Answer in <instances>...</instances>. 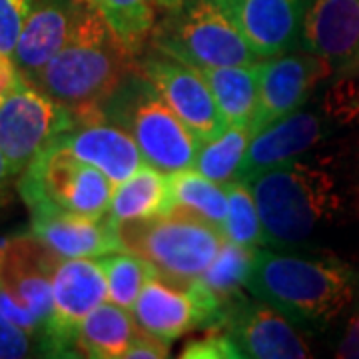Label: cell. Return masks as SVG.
Listing matches in <instances>:
<instances>
[{
  "label": "cell",
  "mask_w": 359,
  "mask_h": 359,
  "mask_svg": "<svg viewBox=\"0 0 359 359\" xmlns=\"http://www.w3.org/2000/svg\"><path fill=\"white\" fill-rule=\"evenodd\" d=\"M250 186L266 248L332 252L359 230V134L269 168Z\"/></svg>",
  "instance_id": "cell-1"
},
{
  "label": "cell",
  "mask_w": 359,
  "mask_h": 359,
  "mask_svg": "<svg viewBox=\"0 0 359 359\" xmlns=\"http://www.w3.org/2000/svg\"><path fill=\"white\" fill-rule=\"evenodd\" d=\"M245 290L282 311L302 332H321L353 304L358 273L334 252L262 245Z\"/></svg>",
  "instance_id": "cell-2"
},
{
  "label": "cell",
  "mask_w": 359,
  "mask_h": 359,
  "mask_svg": "<svg viewBox=\"0 0 359 359\" xmlns=\"http://www.w3.org/2000/svg\"><path fill=\"white\" fill-rule=\"evenodd\" d=\"M134 58L102 13L84 0L68 42L30 84L70 108L76 124L104 120V102L134 70Z\"/></svg>",
  "instance_id": "cell-3"
},
{
  "label": "cell",
  "mask_w": 359,
  "mask_h": 359,
  "mask_svg": "<svg viewBox=\"0 0 359 359\" xmlns=\"http://www.w3.org/2000/svg\"><path fill=\"white\" fill-rule=\"evenodd\" d=\"M359 128V65L335 70L304 106L257 132L248 148L238 180L254 182L269 168L306 154L325 142Z\"/></svg>",
  "instance_id": "cell-4"
},
{
  "label": "cell",
  "mask_w": 359,
  "mask_h": 359,
  "mask_svg": "<svg viewBox=\"0 0 359 359\" xmlns=\"http://www.w3.org/2000/svg\"><path fill=\"white\" fill-rule=\"evenodd\" d=\"M102 116L128 130L146 164L166 174L196 164L202 142L170 108L154 84L136 68L104 102Z\"/></svg>",
  "instance_id": "cell-5"
},
{
  "label": "cell",
  "mask_w": 359,
  "mask_h": 359,
  "mask_svg": "<svg viewBox=\"0 0 359 359\" xmlns=\"http://www.w3.org/2000/svg\"><path fill=\"white\" fill-rule=\"evenodd\" d=\"M116 226L124 250L150 262L158 276L176 282L200 278L226 242L222 228L184 205L164 216Z\"/></svg>",
  "instance_id": "cell-6"
},
{
  "label": "cell",
  "mask_w": 359,
  "mask_h": 359,
  "mask_svg": "<svg viewBox=\"0 0 359 359\" xmlns=\"http://www.w3.org/2000/svg\"><path fill=\"white\" fill-rule=\"evenodd\" d=\"M152 50L194 68L262 62L218 0H184L154 26Z\"/></svg>",
  "instance_id": "cell-7"
},
{
  "label": "cell",
  "mask_w": 359,
  "mask_h": 359,
  "mask_svg": "<svg viewBox=\"0 0 359 359\" xmlns=\"http://www.w3.org/2000/svg\"><path fill=\"white\" fill-rule=\"evenodd\" d=\"M65 257L34 233H20L0 242V311L34 335L52 311L54 273Z\"/></svg>",
  "instance_id": "cell-8"
},
{
  "label": "cell",
  "mask_w": 359,
  "mask_h": 359,
  "mask_svg": "<svg viewBox=\"0 0 359 359\" xmlns=\"http://www.w3.org/2000/svg\"><path fill=\"white\" fill-rule=\"evenodd\" d=\"M18 192L28 208L48 204L86 216H106L114 184L98 168L54 142L20 174Z\"/></svg>",
  "instance_id": "cell-9"
},
{
  "label": "cell",
  "mask_w": 359,
  "mask_h": 359,
  "mask_svg": "<svg viewBox=\"0 0 359 359\" xmlns=\"http://www.w3.org/2000/svg\"><path fill=\"white\" fill-rule=\"evenodd\" d=\"M74 126L76 116L70 108L26 80L0 100V150L14 176Z\"/></svg>",
  "instance_id": "cell-10"
},
{
  "label": "cell",
  "mask_w": 359,
  "mask_h": 359,
  "mask_svg": "<svg viewBox=\"0 0 359 359\" xmlns=\"http://www.w3.org/2000/svg\"><path fill=\"white\" fill-rule=\"evenodd\" d=\"M130 311L140 332L168 346L194 330L219 327L224 318L216 297L200 278L176 282L156 276L144 285Z\"/></svg>",
  "instance_id": "cell-11"
},
{
  "label": "cell",
  "mask_w": 359,
  "mask_h": 359,
  "mask_svg": "<svg viewBox=\"0 0 359 359\" xmlns=\"http://www.w3.org/2000/svg\"><path fill=\"white\" fill-rule=\"evenodd\" d=\"M134 68L154 84L170 108L202 144L216 140L228 128V122L198 68L156 50L134 58Z\"/></svg>",
  "instance_id": "cell-12"
},
{
  "label": "cell",
  "mask_w": 359,
  "mask_h": 359,
  "mask_svg": "<svg viewBox=\"0 0 359 359\" xmlns=\"http://www.w3.org/2000/svg\"><path fill=\"white\" fill-rule=\"evenodd\" d=\"M108 299V280L94 257L62 259L52 283V311L42 337L54 355L76 349L80 323L92 309Z\"/></svg>",
  "instance_id": "cell-13"
},
{
  "label": "cell",
  "mask_w": 359,
  "mask_h": 359,
  "mask_svg": "<svg viewBox=\"0 0 359 359\" xmlns=\"http://www.w3.org/2000/svg\"><path fill=\"white\" fill-rule=\"evenodd\" d=\"M332 74L330 62L299 48L262 60L259 98L250 126L254 136L304 106Z\"/></svg>",
  "instance_id": "cell-14"
},
{
  "label": "cell",
  "mask_w": 359,
  "mask_h": 359,
  "mask_svg": "<svg viewBox=\"0 0 359 359\" xmlns=\"http://www.w3.org/2000/svg\"><path fill=\"white\" fill-rule=\"evenodd\" d=\"M219 327L230 335L240 358L304 359L313 355L299 327L257 297H238L226 309Z\"/></svg>",
  "instance_id": "cell-15"
},
{
  "label": "cell",
  "mask_w": 359,
  "mask_h": 359,
  "mask_svg": "<svg viewBox=\"0 0 359 359\" xmlns=\"http://www.w3.org/2000/svg\"><path fill=\"white\" fill-rule=\"evenodd\" d=\"M256 52L268 60L299 48L306 0H218Z\"/></svg>",
  "instance_id": "cell-16"
},
{
  "label": "cell",
  "mask_w": 359,
  "mask_h": 359,
  "mask_svg": "<svg viewBox=\"0 0 359 359\" xmlns=\"http://www.w3.org/2000/svg\"><path fill=\"white\" fill-rule=\"evenodd\" d=\"M32 233L65 259L70 257H102L124 250L118 226L110 216H86L60 210L54 205L30 208Z\"/></svg>",
  "instance_id": "cell-17"
},
{
  "label": "cell",
  "mask_w": 359,
  "mask_h": 359,
  "mask_svg": "<svg viewBox=\"0 0 359 359\" xmlns=\"http://www.w3.org/2000/svg\"><path fill=\"white\" fill-rule=\"evenodd\" d=\"M299 50L320 56L334 70L359 65V0H309Z\"/></svg>",
  "instance_id": "cell-18"
},
{
  "label": "cell",
  "mask_w": 359,
  "mask_h": 359,
  "mask_svg": "<svg viewBox=\"0 0 359 359\" xmlns=\"http://www.w3.org/2000/svg\"><path fill=\"white\" fill-rule=\"evenodd\" d=\"M82 2L84 0H34L13 52L14 65L26 82L62 50L74 30Z\"/></svg>",
  "instance_id": "cell-19"
},
{
  "label": "cell",
  "mask_w": 359,
  "mask_h": 359,
  "mask_svg": "<svg viewBox=\"0 0 359 359\" xmlns=\"http://www.w3.org/2000/svg\"><path fill=\"white\" fill-rule=\"evenodd\" d=\"M56 142H60L80 160L98 168L114 184V188L146 164L128 130L106 118L76 124Z\"/></svg>",
  "instance_id": "cell-20"
},
{
  "label": "cell",
  "mask_w": 359,
  "mask_h": 359,
  "mask_svg": "<svg viewBox=\"0 0 359 359\" xmlns=\"http://www.w3.org/2000/svg\"><path fill=\"white\" fill-rule=\"evenodd\" d=\"M176 208L170 174L144 164L126 182L118 184L110 200L108 216L114 224L128 219L156 218Z\"/></svg>",
  "instance_id": "cell-21"
},
{
  "label": "cell",
  "mask_w": 359,
  "mask_h": 359,
  "mask_svg": "<svg viewBox=\"0 0 359 359\" xmlns=\"http://www.w3.org/2000/svg\"><path fill=\"white\" fill-rule=\"evenodd\" d=\"M128 311L110 299L92 309L78 327V351L94 359L124 358L138 334V325Z\"/></svg>",
  "instance_id": "cell-22"
},
{
  "label": "cell",
  "mask_w": 359,
  "mask_h": 359,
  "mask_svg": "<svg viewBox=\"0 0 359 359\" xmlns=\"http://www.w3.org/2000/svg\"><path fill=\"white\" fill-rule=\"evenodd\" d=\"M198 70L205 78L226 122L252 126L259 98V62Z\"/></svg>",
  "instance_id": "cell-23"
},
{
  "label": "cell",
  "mask_w": 359,
  "mask_h": 359,
  "mask_svg": "<svg viewBox=\"0 0 359 359\" xmlns=\"http://www.w3.org/2000/svg\"><path fill=\"white\" fill-rule=\"evenodd\" d=\"M256 250L257 248H245L226 238L218 256L214 257V262L200 276L202 285L216 297L224 313L238 297L244 295L242 290L250 278Z\"/></svg>",
  "instance_id": "cell-24"
},
{
  "label": "cell",
  "mask_w": 359,
  "mask_h": 359,
  "mask_svg": "<svg viewBox=\"0 0 359 359\" xmlns=\"http://www.w3.org/2000/svg\"><path fill=\"white\" fill-rule=\"evenodd\" d=\"M254 132L245 124H228L224 134L216 140L202 144L194 168L216 184H230L238 180V172L244 164Z\"/></svg>",
  "instance_id": "cell-25"
},
{
  "label": "cell",
  "mask_w": 359,
  "mask_h": 359,
  "mask_svg": "<svg viewBox=\"0 0 359 359\" xmlns=\"http://www.w3.org/2000/svg\"><path fill=\"white\" fill-rule=\"evenodd\" d=\"M106 22L134 56L144 50L156 26L158 0H94Z\"/></svg>",
  "instance_id": "cell-26"
},
{
  "label": "cell",
  "mask_w": 359,
  "mask_h": 359,
  "mask_svg": "<svg viewBox=\"0 0 359 359\" xmlns=\"http://www.w3.org/2000/svg\"><path fill=\"white\" fill-rule=\"evenodd\" d=\"M170 184H172L176 205L192 210L224 230V224L228 218L226 186L202 176L196 168H186L170 174Z\"/></svg>",
  "instance_id": "cell-27"
},
{
  "label": "cell",
  "mask_w": 359,
  "mask_h": 359,
  "mask_svg": "<svg viewBox=\"0 0 359 359\" xmlns=\"http://www.w3.org/2000/svg\"><path fill=\"white\" fill-rule=\"evenodd\" d=\"M108 280V299L124 309H132L144 285L158 276L156 268L144 257L128 250H118L98 259Z\"/></svg>",
  "instance_id": "cell-28"
},
{
  "label": "cell",
  "mask_w": 359,
  "mask_h": 359,
  "mask_svg": "<svg viewBox=\"0 0 359 359\" xmlns=\"http://www.w3.org/2000/svg\"><path fill=\"white\" fill-rule=\"evenodd\" d=\"M226 194H228V218L224 224V236L245 248H262L264 226L250 182L233 180L226 184Z\"/></svg>",
  "instance_id": "cell-29"
},
{
  "label": "cell",
  "mask_w": 359,
  "mask_h": 359,
  "mask_svg": "<svg viewBox=\"0 0 359 359\" xmlns=\"http://www.w3.org/2000/svg\"><path fill=\"white\" fill-rule=\"evenodd\" d=\"M34 0H0V54L13 56Z\"/></svg>",
  "instance_id": "cell-30"
},
{
  "label": "cell",
  "mask_w": 359,
  "mask_h": 359,
  "mask_svg": "<svg viewBox=\"0 0 359 359\" xmlns=\"http://www.w3.org/2000/svg\"><path fill=\"white\" fill-rule=\"evenodd\" d=\"M180 358L184 359H238L240 351L233 346L230 335L226 334L222 327H212L210 334L204 337L192 339L186 344Z\"/></svg>",
  "instance_id": "cell-31"
},
{
  "label": "cell",
  "mask_w": 359,
  "mask_h": 359,
  "mask_svg": "<svg viewBox=\"0 0 359 359\" xmlns=\"http://www.w3.org/2000/svg\"><path fill=\"white\" fill-rule=\"evenodd\" d=\"M30 353V334L0 311V359L26 358Z\"/></svg>",
  "instance_id": "cell-32"
},
{
  "label": "cell",
  "mask_w": 359,
  "mask_h": 359,
  "mask_svg": "<svg viewBox=\"0 0 359 359\" xmlns=\"http://www.w3.org/2000/svg\"><path fill=\"white\" fill-rule=\"evenodd\" d=\"M170 346L168 344H162L160 339H156L152 335L144 334L138 330V334L134 337L132 346L128 347L126 351V359H160L168 358L170 353Z\"/></svg>",
  "instance_id": "cell-33"
},
{
  "label": "cell",
  "mask_w": 359,
  "mask_h": 359,
  "mask_svg": "<svg viewBox=\"0 0 359 359\" xmlns=\"http://www.w3.org/2000/svg\"><path fill=\"white\" fill-rule=\"evenodd\" d=\"M335 355L341 359H359V311L351 316L347 323L346 334L341 337Z\"/></svg>",
  "instance_id": "cell-34"
},
{
  "label": "cell",
  "mask_w": 359,
  "mask_h": 359,
  "mask_svg": "<svg viewBox=\"0 0 359 359\" xmlns=\"http://www.w3.org/2000/svg\"><path fill=\"white\" fill-rule=\"evenodd\" d=\"M25 82V78L20 74V70L14 65L13 56H4L0 54V100L4 96H8L16 86H20Z\"/></svg>",
  "instance_id": "cell-35"
},
{
  "label": "cell",
  "mask_w": 359,
  "mask_h": 359,
  "mask_svg": "<svg viewBox=\"0 0 359 359\" xmlns=\"http://www.w3.org/2000/svg\"><path fill=\"white\" fill-rule=\"evenodd\" d=\"M13 178H14L13 170H11L8 162H6V158H4L2 150H0V205L8 200V190H11Z\"/></svg>",
  "instance_id": "cell-36"
},
{
  "label": "cell",
  "mask_w": 359,
  "mask_h": 359,
  "mask_svg": "<svg viewBox=\"0 0 359 359\" xmlns=\"http://www.w3.org/2000/svg\"><path fill=\"white\" fill-rule=\"evenodd\" d=\"M182 2H184V0H158V6L170 11V8H176V6H180Z\"/></svg>",
  "instance_id": "cell-37"
},
{
  "label": "cell",
  "mask_w": 359,
  "mask_h": 359,
  "mask_svg": "<svg viewBox=\"0 0 359 359\" xmlns=\"http://www.w3.org/2000/svg\"><path fill=\"white\" fill-rule=\"evenodd\" d=\"M88 2H92V4H94V0H88Z\"/></svg>",
  "instance_id": "cell-38"
}]
</instances>
